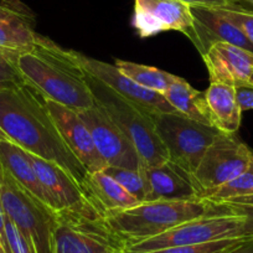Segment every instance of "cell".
<instances>
[{
    "instance_id": "e575fe53",
    "label": "cell",
    "mask_w": 253,
    "mask_h": 253,
    "mask_svg": "<svg viewBox=\"0 0 253 253\" xmlns=\"http://www.w3.org/2000/svg\"><path fill=\"white\" fill-rule=\"evenodd\" d=\"M230 253H253V237L246 240L245 242L241 243L238 247H236L235 250L231 251Z\"/></svg>"
},
{
    "instance_id": "74e56055",
    "label": "cell",
    "mask_w": 253,
    "mask_h": 253,
    "mask_svg": "<svg viewBox=\"0 0 253 253\" xmlns=\"http://www.w3.org/2000/svg\"><path fill=\"white\" fill-rule=\"evenodd\" d=\"M0 253H6L5 250H4L3 245H1V242H0Z\"/></svg>"
},
{
    "instance_id": "d590c367",
    "label": "cell",
    "mask_w": 253,
    "mask_h": 253,
    "mask_svg": "<svg viewBox=\"0 0 253 253\" xmlns=\"http://www.w3.org/2000/svg\"><path fill=\"white\" fill-rule=\"evenodd\" d=\"M4 139H9V138H8V135H6L5 133L3 132V129L0 128V140H4ZM9 140H10V139H9Z\"/></svg>"
},
{
    "instance_id": "30bf717a",
    "label": "cell",
    "mask_w": 253,
    "mask_h": 253,
    "mask_svg": "<svg viewBox=\"0 0 253 253\" xmlns=\"http://www.w3.org/2000/svg\"><path fill=\"white\" fill-rule=\"evenodd\" d=\"M126 246L106 221L58 218L53 235V253H126Z\"/></svg>"
},
{
    "instance_id": "d4e9b609",
    "label": "cell",
    "mask_w": 253,
    "mask_h": 253,
    "mask_svg": "<svg viewBox=\"0 0 253 253\" xmlns=\"http://www.w3.org/2000/svg\"><path fill=\"white\" fill-rule=\"evenodd\" d=\"M103 171L113 177L138 203L147 201V184L142 169L133 170L126 168L106 167Z\"/></svg>"
},
{
    "instance_id": "44dd1931",
    "label": "cell",
    "mask_w": 253,
    "mask_h": 253,
    "mask_svg": "<svg viewBox=\"0 0 253 253\" xmlns=\"http://www.w3.org/2000/svg\"><path fill=\"white\" fill-rule=\"evenodd\" d=\"M0 163L21 186L48 205L47 195L25 149L9 139L0 140Z\"/></svg>"
},
{
    "instance_id": "9a60e30c",
    "label": "cell",
    "mask_w": 253,
    "mask_h": 253,
    "mask_svg": "<svg viewBox=\"0 0 253 253\" xmlns=\"http://www.w3.org/2000/svg\"><path fill=\"white\" fill-rule=\"evenodd\" d=\"M147 184V201L200 200L204 193L194 174L167 160L155 167H140Z\"/></svg>"
},
{
    "instance_id": "8fae6325",
    "label": "cell",
    "mask_w": 253,
    "mask_h": 253,
    "mask_svg": "<svg viewBox=\"0 0 253 253\" xmlns=\"http://www.w3.org/2000/svg\"><path fill=\"white\" fill-rule=\"evenodd\" d=\"M93 139L94 147L107 167L138 170L142 160L129 139L97 104L79 112Z\"/></svg>"
},
{
    "instance_id": "f1b7e54d",
    "label": "cell",
    "mask_w": 253,
    "mask_h": 253,
    "mask_svg": "<svg viewBox=\"0 0 253 253\" xmlns=\"http://www.w3.org/2000/svg\"><path fill=\"white\" fill-rule=\"evenodd\" d=\"M5 237L8 253H38L33 242L8 217L5 220Z\"/></svg>"
},
{
    "instance_id": "5b68a950",
    "label": "cell",
    "mask_w": 253,
    "mask_h": 253,
    "mask_svg": "<svg viewBox=\"0 0 253 253\" xmlns=\"http://www.w3.org/2000/svg\"><path fill=\"white\" fill-rule=\"evenodd\" d=\"M0 198L9 220L33 242L38 253H53L58 216L47 204L29 193L1 164Z\"/></svg>"
},
{
    "instance_id": "1f68e13d",
    "label": "cell",
    "mask_w": 253,
    "mask_h": 253,
    "mask_svg": "<svg viewBox=\"0 0 253 253\" xmlns=\"http://www.w3.org/2000/svg\"><path fill=\"white\" fill-rule=\"evenodd\" d=\"M182 3L187 4L190 6L200 5V6H211V8H216V6H222L230 3V0H180Z\"/></svg>"
},
{
    "instance_id": "277c9868",
    "label": "cell",
    "mask_w": 253,
    "mask_h": 253,
    "mask_svg": "<svg viewBox=\"0 0 253 253\" xmlns=\"http://www.w3.org/2000/svg\"><path fill=\"white\" fill-rule=\"evenodd\" d=\"M94 104L106 112L137 150L143 167L149 168L169 160L167 148L157 132L154 116L112 91L87 75Z\"/></svg>"
},
{
    "instance_id": "e0dca14e",
    "label": "cell",
    "mask_w": 253,
    "mask_h": 253,
    "mask_svg": "<svg viewBox=\"0 0 253 253\" xmlns=\"http://www.w3.org/2000/svg\"><path fill=\"white\" fill-rule=\"evenodd\" d=\"M35 26V15L21 0H0V50L30 51L40 38Z\"/></svg>"
},
{
    "instance_id": "8992f818",
    "label": "cell",
    "mask_w": 253,
    "mask_h": 253,
    "mask_svg": "<svg viewBox=\"0 0 253 253\" xmlns=\"http://www.w3.org/2000/svg\"><path fill=\"white\" fill-rule=\"evenodd\" d=\"M247 237L245 218L236 213H215L186 221L160 235L126 246V253H145L180 246L200 245L226 238Z\"/></svg>"
},
{
    "instance_id": "ba28073f",
    "label": "cell",
    "mask_w": 253,
    "mask_h": 253,
    "mask_svg": "<svg viewBox=\"0 0 253 253\" xmlns=\"http://www.w3.org/2000/svg\"><path fill=\"white\" fill-rule=\"evenodd\" d=\"M39 180L48 199L50 208L61 220L104 221L84 195L80 182L69 171L53 162L29 153Z\"/></svg>"
},
{
    "instance_id": "ac0fdd59",
    "label": "cell",
    "mask_w": 253,
    "mask_h": 253,
    "mask_svg": "<svg viewBox=\"0 0 253 253\" xmlns=\"http://www.w3.org/2000/svg\"><path fill=\"white\" fill-rule=\"evenodd\" d=\"M194 18L193 35L190 38L191 42L196 46L201 56L215 42H228L252 51L253 45L233 24H231L225 16L221 15L216 8L211 6H190Z\"/></svg>"
},
{
    "instance_id": "cb8c5ba5",
    "label": "cell",
    "mask_w": 253,
    "mask_h": 253,
    "mask_svg": "<svg viewBox=\"0 0 253 253\" xmlns=\"http://www.w3.org/2000/svg\"><path fill=\"white\" fill-rule=\"evenodd\" d=\"M253 191V159L240 175L217 187L205 196L206 200L215 204H222L231 199L247 195Z\"/></svg>"
},
{
    "instance_id": "3957f363",
    "label": "cell",
    "mask_w": 253,
    "mask_h": 253,
    "mask_svg": "<svg viewBox=\"0 0 253 253\" xmlns=\"http://www.w3.org/2000/svg\"><path fill=\"white\" fill-rule=\"evenodd\" d=\"M226 204L200 200H157L139 203L104 215L107 226L126 246L160 235L194 218L215 213H232Z\"/></svg>"
},
{
    "instance_id": "d6a6232c",
    "label": "cell",
    "mask_w": 253,
    "mask_h": 253,
    "mask_svg": "<svg viewBox=\"0 0 253 253\" xmlns=\"http://www.w3.org/2000/svg\"><path fill=\"white\" fill-rule=\"evenodd\" d=\"M0 172H1V163H0ZM5 220L6 216L4 212L3 204H1V198H0V242L3 245L4 250L8 253V245H6V237H5Z\"/></svg>"
},
{
    "instance_id": "4fadbf2b",
    "label": "cell",
    "mask_w": 253,
    "mask_h": 253,
    "mask_svg": "<svg viewBox=\"0 0 253 253\" xmlns=\"http://www.w3.org/2000/svg\"><path fill=\"white\" fill-rule=\"evenodd\" d=\"M132 24L140 38L180 31L190 39L194 18L190 5L180 0H134Z\"/></svg>"
},
{
    "instance_id": "f546056e",
    "label": "cell",
    "mask_w": 253,
    "mask_h": 253,
    "mask_svg": "<svg viewBox=\"0 0 253 253\" xmlns=\"http://www.w3.org/2000/svg\"><path fill=\"white\" fill-rule=\"evenodd\" d=\"M226 205L230 206L233 213L243 216V218H245V235L247 237H253V206L232 205V204H226Z\"/></svg>"
},
{
    "instance_id": "4dcf8cb0",
    "label": "cell",
    "mask_w": 253,
    "mask_h": 253,
    "mask_svg": "<svg viewBox=\"0 0 253 253\" xmlns=\"http://www.w3.org/2000/svg\"><path fill=\"white\" fill-rule=\"evenodd\" d=\"M236 94L242 112L253 109V87L251 84L236 87Z\"/></svg>"
},
{
    "instance_id": "836d02e7",
    "label": "cell",
    "mask_w": 253,
    "mask_h": 253,
    "mask_svg": "<svg viewBox=\"0 0 253 253\" xmlns=\"http://www.w3.org/2000/svg\"><path fill=\"white\" fill-rule=\"evenodd\" d=\"M222 204H232V205H246V206H253V191L247 194V195L238 196V198L231 199V200L226 201Z\"/></svg>"
},
{
    "instance_id": "7402d4cb",
    "label": "cell",
    "mask_w": 253,
    "mask_h": 253,
    "mask_svg": "<svg viewBox=\"0 0 253 253\" xmlns=\"http://www.w3.org/2000/svg\"><path fill=\"white\" fill-rule=\"evenodd\" d=\"M163 96L179 113L200 123L212 126L205 92L195 89L181 77L174 76Z\"/></svg>"
},
{
    "instance_id": "f35d334b",
    "label": "cell",
    "mask_w": 253,
    "mask_h": 253,
    "mask_svg": "<svg viewBox=\"0 0 253 253\" xmlns=\"http://www.w3.org/2000/svg\"><path fill=\"white\" fill-rule=\"evenodd\" d=\"M243 1H247L248 4H251V5L253 6V0H243Z\"/></svg>"
},
{
    "instance_id": "ffe728a7",
    "label": "cell",
    "mask_w": 253,
    "mask_h": 253,
    "mask_svg": "<svg viewBox=\"0 0 253 253\" xmlns=\"http://www.w3.org/2000/svg\"><path fill=\"white\" fill-rule=\"evenodd\" d=\"M205 94L212 126L222 133L236 134L242 119V109L238 103L236 87L212 82Z\"/></svg>"
},
{
    "instance_id": "83f0119b",
    "label": "cell",
    "mask_w": 253,
    "mask_h": 253,
    "mask_svg": "<svg viewBox=\"0 0 253 253\" xmlns=\"http://www.w3.org/2000/svg\"><path fill=\"white\" fill-rule=\"evenodd\" d=\"M16 56L18 53L0 50V88L24 84L23 77L16 67Z\"/></svg>"
},
{
    "instance_id": "6da1fadb",
    "label": "cell",
    "mask_w": 253,
    "mask_h": 253,
    "mask_svg": "<svg viewBox=\"0 0 253 253\" xmlns=\"http://www.w3.org/2000/svg\"><path fill=\"white\" fill-rule=\"evenodd\" d=\"M0 128L11 142L56 163L82 184L87 170L65 144L45 99L35 89L25 84L0 88Z\"/></svg>"
},
{
    "instance_id": "7a4b0ae2",
    "label": "cell",
    "mask_w": 253,
    "mask_h": 253,
    "mask_svg": "<svg viewBox=\"0 0 253 253\" xmlns=\"http://www.w3.org/2000/svg\"><path fill=\"white\" fill-rule=\"evenodd\" d=\"M16 67L24 84L45 99L82 112L94 106L87 74L74 55L40 35L30 51L18 53Z\"/></svg>"
},
{
    "instance_id": "4316f807",
    "label": "cell",
    "mask_w": 253,
    "mask_h": 253,
    "mask_svg": "<svg viewBox=\"0 0 253 253\" xmlns=\"http://www.w3.org/2000/svg\"><path fill=\"white\" fill-rule=\"evenodd\" d=\"M216 10L236 26L253 45V11L230 1L226 5L216 6Z\"/></svg>"
},
{
    "instance_id": "7c38bea8",
    "label": "cell",
    "mask_w": 253,
    "mask_h": 253,
    "mask_svg": "<svg viewBox=\"0 0 253 253\" xmlns=\"http://www.w3.org/2000/svg\"><path fill=\"white\" fill-rule=\"evenodd\" d=\"M74 55L87 75L101 81L117 94L126 98V101L132 102L135 106L140 107L148 113L153 116L160 113H179L176 109L170 106L163 94L150 91L135 84L133 80L122 74L117 69L116 65L88 57L77 51H74Z\"/></svg>"
},
{
    "instance_id": "2e32d148",
    "label": "cell",
    "mask_w": 253,
    "mask_h": 253,
    "mask_svg": "<svg viewBox=\"0 0 253 253\" xmlns=\"http://www.w3.org/2000/svg\"><path fill=\"white\" fill-rule=\"evenodd\" d=\"M210 84L246 86L253 72V52L228 42H215L203 56Z\"/></svg>"
},
{
    "instance_id": "9c48e42d",
    "label": "cell",
    "mask_w": 253,
    "mask_h": 253,
    "mask_svg": "<svg viewBox=\"0 0 253 253\" xmlns=\"http://www.w3.org/2000/svg\"><path fill=\"white\" fill-rule=\"evenodd\" d=\"M252 159L253 152L237 135L218 133L194 172L204 199L247 169Z\"/></svg>"
},
{
    "instance_id": "603a6c76",
    "label": "cell",
    "mask_w": 253,
    "mask_h": 253,
    "mask_svg": "<svg viewBox=\"0 0 253 253\" xmlns=\"http://www.w3.org/2000/svg\"><path fill=\"white\" fill-rule=\"evenodd\" d=\"M114 65L122 74L129 77L135 84L160 94H164L167 92L175 76L169 72L162 71L157 67L145 66L140 63L130 62V61L116 60Z\"/></svg>"
},
{
    "instance_id": "d6986e66",
    "label": "cell",
    "mask_w": 253,
    "mask_h": 253,
    "mask_svg": "<svg viewBox=\"0 0 253 253\" xmlns=\"http://www.w3.org/2000/svg\"><path fill=\"white\" fill-rule=\"evenodd\" d=\"M81 187L89 203L103 217L111 211L124 210L139 204L103 170L87 172Z\"/></svg>"
},
{
    "instance_id": "ab89813d",
    "label": "cell",
    "mask_w": 253,
    "mask_h": 253,
    "mask_svg": "<svg viewBox=\"0 0 253 253\" xmlns=\"http://www.w3.org/2000/svg\"><path fill=\"white\" fill-rule=\"evenodd\" d=\"M230 1H237V0H230Z\"/></svg>"
},
{
    "instance_id": "52a82bcc",
    "label": "cell",
    "mask_w": 253,
    "mask_h": 253,
    "mask_svg": "<svg viewBox=\"0 0 253 253\" xmlns=\"http://www.w3.org/2000/svg\"><path fill=\"white\" fill-rule=\"evenodd\" d=\"M154 122L170 162L191 174L198 169L204 154L220 133L215 126L190 119L181 113L157 114Z\"/></svg>"
},
{
    "instance_id": "8d00e7d4",
    "label": "cell",
    "mask_w": 253,
    "mask_h": 253,
    "mask_svg": "<svg viewBox=\"0 0 253 253\" xmlns=\"http://www.w3.org/2000/svg\"><path fill=\"white\" fill-rule=\"evenodd\" d=\"M248 84H251V86L253 87V72H252V75H251V77H250V82H248Z\"/></svg>"
},
{
    "instance_id": "5bb4252c",
    "label": "cell",
    "mask_w": 253,
    "mask_h": 253,
    "mask_svg": "<svg viewBox=\"0 0 253 253\" xmlns=\"http://www.w3.org/2000/svg\"><path fill=\"white\" fill-rule=\"evenodd\" d=\"M45 99V98H43ZM61 138L87 172L101 171L107 167L94 147L93 139L79 112L45 99Z\"/></svg>"
},
{
    "instance_id": "484cf974",
    "label": "cell",
    "mask_w": 253,
    "mask_h": 253,
    "mask_svg": "<svg viewBox=\"0 0 253 253\" xmlns=\"http://www.w3.org/2000/svg\"><path fill=\"white\" fill-rule=\"evenodd\" d=\"M251 237L226 238V240L212 241V242L200 243V245L180 246V247H170L164 250L152 251L145 253H230L236 247L245 242Z\"/></svg>"
}]
</instances>
